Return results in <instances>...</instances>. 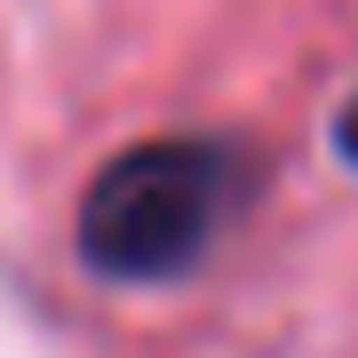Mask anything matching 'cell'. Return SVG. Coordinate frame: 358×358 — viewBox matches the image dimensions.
I'll use <instances>...</instances> for the list:
<instances>
[{"label": "cell", "mask_w": 358, "mask_h": 358, "mask_svg": "<svg viewBox=\"0 0 358 358\" xmlns=\"http://www.w3.org/2000/svg\"><path fill=\"white\" fill-rule=\"evenodd\" d=\"M239 207V152L199 136L128 143L80 199V255L103 279H176Z\"/></svg>", "instance_id": "6da1fadb"}, {"label": "cell", "mask_w": 358, "mask_h": 358, "mask_svg": "<svg viewBox=\"0 0 358 358\" xmlns=\"http://www.w3.org/2000/svg\"><path fill=\"white\" fill-rule=\"evenodd\" d=\"M334 143H343V159L358 167V96L343 103V120H334Z\"/></svg>", "instance_id": "7a4b0ae2"}]
</instances>
